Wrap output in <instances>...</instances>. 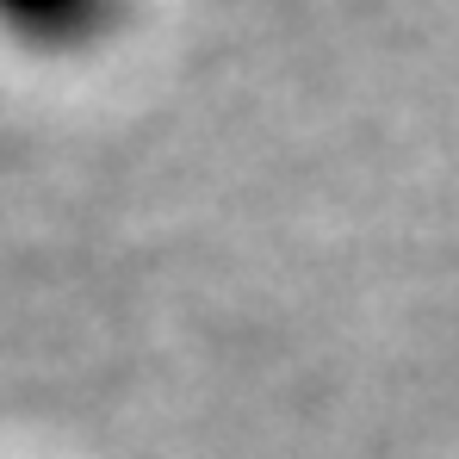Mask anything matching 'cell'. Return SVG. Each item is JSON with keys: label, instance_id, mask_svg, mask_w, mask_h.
<instances>
[{"label": "cell", "instance_id": "6da1fadb", "mask_svg": "<svg viewBox=\"0 0 459 459\" xmlns=\"http://www.w3.org/2000/svg\"><path fill=\"white\" fill-rule=\"evenodd\" d=\"M106 19V0H0V25L31 44H69Z\"/></svg>", "mask_w": 459, "mask_h": 459}]
</instances>
